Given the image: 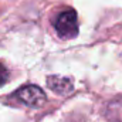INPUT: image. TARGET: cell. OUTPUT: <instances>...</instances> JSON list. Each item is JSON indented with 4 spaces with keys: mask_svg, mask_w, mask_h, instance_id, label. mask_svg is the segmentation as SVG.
Segmentation results:
<instances>
[{
    "mask_svg": "<svg viewBox=\"0 0 122 122\" xmlns=\"http://www.w3.org/2000/svg\"><path fill=\"white\" fill-rule=\"evenodd\" d=\"M56 31L61 38H74L78 34V20L75 10L70 9L62 11L57 17L56 23Z\"/></svg>",
    "mask_w": 122,
    "mask_h": 122,
    "instance_id": "cell-1",
    "label": "cell"
},
{
    "mask_svg": "<svg viewBox=\"0 0 122 122\" xmlns=\"http://www.w3.org/2000/svg\"><path fill=\"white\" fill-rule=\"evenodd\" d=\"M16 95L23 104L29 105L31 108H40L47 101L44 91L40 87H37V85H27V87L19 90Z\"/></svg>",
    "mask_w": 122,
    "mask_h": 122,
    "instance_id": "cell-2",
    "label": "cell"
},
{
    "mask_svg": "<svg viewBox=\"0 0 122 122\" xmlns=\"http://www.w3.org/2000/svg\"><path fill=\"white\" fill-rule=\"evenodd\" d=\"M47 85L50 90L54 92L60 94V95H67L74 90L72 87V81L70 78L65 77H58V75H51L47 78Z\"/></svg>",
    "mask_w": 122,
    "mask_h": 122,
    "instance_id": "cell-3",
    "label": "cell"
}]
</instances>
